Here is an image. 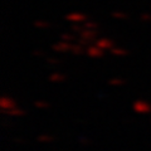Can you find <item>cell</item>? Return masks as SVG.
<instances>
[{
	"label": "cell",
	"instance_id": "obj_18",
	"mask_svg": "<svg viewBox=\"0 0 151 151\" xmlns=\"http://www.w3.org/2000/svg\"><path fill=\"white\" fill-rule=\"evenodd\" d=\"M34 106H35L37 108H40V110H43V108H48V107H49L48 103L44 102V101H35V102H34Z\"/></svg>",
	"mask_w": 151,
	"mask_h": 151
},
{
	"label": "cell",
	"instance_id": "obj_17",
	"mask_svg": "<svg viewBox=\"0 0 151 151\" xmlns=\"http://www.w3.org/2000/svg\"><path fill=\"white\" fill-rule=\"evenodd\" d=\"M60 40H64V42H68V43H70L72 40H74V37L72 34H68V33H64V34L60 35Z\"/></svg>",
	"mask_w": 151,
	"mask_h": 151
},
{
	"label": "cell",
	"instance_id": "obj_12",
	"mask_svg": "<svg viewBox=\"0 0 151 151\" xmlns=\"http://www.w3.org/2000/svg\"><path fill=\"white\" fill-rule=\"evenodd\" d=\"M70 52H72L73 54L79 55V54H82L84 50H83V47L77 43V44H72V49H70Z\"/></svg>",
	"mask_w": 151,
	"mask_h": 151
},
{
	"label": "cell",
	"instance_id": "obj_15",
	"mask_svg": "<svg viewBox=\"0 0 151 151\" xmlns=\"http://www.w3.org/2000/svg\"><path fill=\"white\" fill-rule=\"evenodd\" d=\"M38 141L39 142H50V141H53V137L49 135H39L38 136Z\"/></svg>",
	"mask_w": 151,
	"mask_h": 151
},
{
	"label": "cell",
	"instance_id": "obj_2",
	"mask_svg": "<svg viewBox=\"0 0 151 151\" xmlns=\"http://www.w3.org/2000/svg\"><path fill=\"white\" fill-rule=\"evenodd\" d=\"M132 108H134V111L136 113H150L151 112V105L144 100H137L134 103Z\"/></svg>",
	"mask_w": 151,
	"mask_h": 151
},
{
	"label": "cell",
	"instance_id": "obj_1",
	"mask_svg": "<svg viewBox=\"0 0 151 151\" xmlns=\"http://www.w3.org/2000/svg\"><path fill=\"white\" fill-rule=\"evenodd\" d=\"M65 20L68 22H72L74 24H81V23L87 22V15L83 13H77V12H73V13H69L65 15Z\"/></svg>",
	"mask_w": 151,
	"mask_h": 151
},
{
	"label": "cell",
	"instance_id": "obj_23",
	"mask_svg": "<svg viewBox=\"0 0 151 151\" xmlns=\"http://www.w3.org/2000/svg\"><path fill=\"white\" fill-rule=\"evenodd\" d=\"M79 144H82V145H88V144H91V141H89L87 137H81V139H79Z\"/></svg>",
	"mask_w": 151,
	"mask_h": 151
},
{
	"label": "cell",
	"instance_id": "obj_9",
	"mask_svg": "<svg viewBox=\"0 0 151 151\" xmlns=\"http://www.w3.org/2000/svg\"><path fill=\"white\" fill-rule=\"evenodd\" d=\"M65 79V76L62 73H52L49 76V81L50 82H54V83H58V82H63Z\"/></svg>",
	"mask_w": 151,
	"mask_h": 151
},
{
	"label": "cell",
	"instance_id": "obj_20",
	"mask_svg": "<svg viewBox=\"0 0 151 151\" xmlns=\"http://www.w3.org/2000/svg\"><path fill=\"white\" fill-rule=\"evenodd\" d=\"M77 43H78V44H81L82 47H84V45H87V47H88V45H89V42H88V40H86V39H83V38H81V37L78 38Z\"/></svg>",
	"mask_w": 151,
	"mask_h": 151
},
{
	"label": "cell",
	"instance_id": "obj_10",
	"mask_svg": "<svg viewBox=\"0 0 151 151\" xmlns=\"http://www.w3.org/2000/svg\"><path fill=\"white\" fill-rule=\"evenodd\" d=\"M110 52L113 55H116V57H124V55H126L127 53H129L126 49H124V48H116V47H113Z\"/></svg>",
	"mask_w": 151,
	"mask_h": 151
},
{
	"label": "cell",
	"instance_id": "obj_8",
	"mask_svg": "<svg viewBox=\"0 0 151 151\" xmlns=\"http://www.w3.org/2000/svg\"><path fill=\"white\" fill-rule=\"evenodd\" d=\"M4 113L8 116H10V117H19V116H23L25 112H24V110H22V108H19V107H14L12 110L5 111Z\"/></svg>",
	"mask_w": 151,
	"mask_h": 151
},
{
	"label": "cell",
	"instance_id": "obj_7",
	"mask_svg": "<svg viewBox=\"0 0 151 151\" xmlns=\"http://www.w3.org/2000/svg\"><path fill=\"white\" fill-rule=\"evenodd\" d=\"M79 37L83 38V39H86V40H88L89 43H92L93 40H96L97 32H96V30H88V29H84L82 33H79Z\"/></svg>",
	"mask_w": 151,
	"mask_h": 151
},
{
	"label": "cell",
	"instance_id": "obj_24",
	"mask_svg": "<svg viewBox=\"0 0 151 151\" xmlns=\"http://www.w3.org/2000/svg\"><path fill=\"white\" fill-rule=\"evenodd\" d=\"M33 54H34L35 57H42V55H44L43 50H40V49H35L34 52H33Z\"/></svg>",
	"mask_w": 151,
	"mask_h": 151
},
{
	"label": "cell",
	"instance_id": "obj_16",
	"mask_svg": "<svg viewBox=\"0 0 151 151\" xmlns=\"http://www.w3.org/2000/svg\"><path fill=\"white\" fill-rule=\"evenodd\" d=\"M108 83L111 84V86H121V84H124L125 81L124 79H121V78H112L108 81Z\"/></svg>",
	"mask_w": 151,
	"mask_h": 151
},
{
	"label": "cell",
	"instance_id": "obj_3",
	"mask_svg": "<svg viewBox=\"0 0 151 151\" xmlns=\"http://www.w3.org/2000/svg\"><path fill=\"white\" fill-rule=\"evenodd\" d=\"M0 107H1L3 112H5V111L12 110V108H14V107H17V105H15V101H14L12 97L3 96L1 98H0Z\"/></svg>",
	"mask_w": 151,
	"mask_h": 151
},
{
	"label": "cell",
	"instance_id": "obj_11",
	"mask_svg": "<svg viewBox=\"0 0 151 151\" xmlns=\"http://www.w3.org/2000/svg\"><path fill=\"white\" fill-rule=\"evenodd\" d=\"M83 28L84 29H88V30H96L98 28V24L92 22V20H87V22L83 23Z\"/></svg>",
	"mask_w": 151,
	"mask_h": 151
},
{
	"label": "cell",
	"instance_id": "obj_14",
	"mask_svg": "<svg viewBox=\"0 0 151 151\" xmlns=\"http://www.w3.org/2000/svg\"><path fill=\"white\" fill-rule=\"evenodd\" d=\"M112 17L115 19H119V20H125V19H127V14L122 12H115V13H112Z\"/></svg>",
	"mask_w": 151,
	"mask_h": 151
},
{
	"label": "cell",
	"instance_id": "obj_13",
	"mask_svg": "<svg viewBox=\"0 0 151 151\" xmlns=\"http://www.w3.org/2000/svg\"><path fill=\"white\" fill-rule=\"evenodd\" d=\"M34 27L39 28V29H45V28H49L50 24L48 22H44V20H35L34 22Z\"/></svg>",
	"mask_w": 151,
	"mask_h": 151
},
{
	"label": "cell",
	"instance_id": "obj_4",
	"mask_svg": "<svg viewBox=\"0 0 151 151\" xmlns=\"http://www.w3.org/2000/svg\"><path fill=\"white\" fill-rule=\"evenodd\" d=\"M86 53L91 57V58H101L103 55V49H101L100 47H97L96 44L94 45H88L86 49Z\"/></svg>",
	"mask_w": 151,
	"mask_h": 151
},
{
	"label": "cell",
	"instance_id": "obj_19",
	"mask_svg": "<svg viewBox=\"0 0 151 151\" xmlns=\"http://www.w3.org/2000/svg\"><path fill=\"white\" fill-rule=\"evenodd\" d=\"M70 29H72L74 33H82V32L84 30V28H83V25H81V24H73Z\"/></svg>",
	"mask_w": 151,
	"mask_h": 151
},
{
	"label": "cell",
	"instance_id": "obj_26",
	"mask_svg": "<svg viewBox=\"0 0 151 151\" xmlns=\"http://www.w3.org/2000/svg\"><path fill=\"white\" fill-rule=\"evenodd\" d=\"M150 121H151V120H150Z\"/></svg>",
	"mask_w": 151,
	"mask_h": 151
},
{
	"label": "cell",
	"instance_id": "obj_25",
	"mask_svg": "<svg viewBox=\"0 0 151 151\" xmlns=\"http://www.w3.org/2000/svg\"><path fill=\"white\" fill-rule=\"evenodd\" d=\"M14 141H15V142H18V144H19V142H23V140H22V139H15Z\"/></svg>",
	"mask_w": 151,
	"mask_h": 151
},
{
	"label": "cell",
	"instance_id": "obj_22",
	"mask_svg": "<svg viewBox=\"0 0 151 151\" xmlns=\"http://www.w3.org/2000/svg\"><path fill=\"white\" fill-rule=\"evenodd\" d=\"M47 62L49 64H58V63H60V60L57 58H47Z\"/></svg>",
	"mask_w": 151,
	"mask_h": 151
},
{
	"label": "cell",
	"instance_id": "obj_21",
	"mask_svg": "<svg viewBox=\"0 0 151 151\" xmlns=\"http://www.w3.org/2000/svg\"><path fill=\"white\" fill-rule=\"evenodd\" d=\"M140 19L142 22H151V14H142L140 17Z\"/></svg>",
	"mask_w": 151,
	"mask_h": 151
},
{
	"label": "cell",
	"instance_id": "obj_6",
	"mask_svg": "<svg viewBox=\"0 0 151 151\" xmlns=\"http://www.w3.org/2000/svg\"><path fill=\"white\" fill-rule=\"evenodd\" d=\"M96 45L100 47L103 50H111L113 48V42L111 39H107V38H100V39L96 40Z\"/></svg>",
	"mask_w": 151,
	"mask_h": 151
},
{
	"label": "cell",
	"instance_id": "obj_5",
	"mask_svg": "<svg viewBox=\"0 0 151 151\" xmlns=\"http://www.w3.org/2000/svg\"><path fill=\"white\" fill-rule=\"evenodd\" d=\"M54 52H60V53H64V52H68L72 49V44L68 43V42H64V40H59L58 43H55L52 45Z\"/></svg>",
	"mask_w": 151,
	"mask_h": 151
}]
</instances>
